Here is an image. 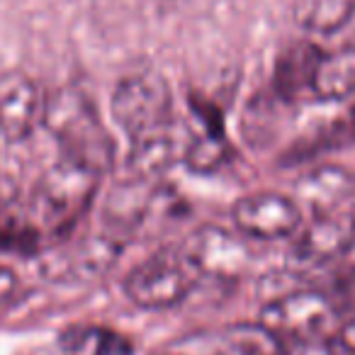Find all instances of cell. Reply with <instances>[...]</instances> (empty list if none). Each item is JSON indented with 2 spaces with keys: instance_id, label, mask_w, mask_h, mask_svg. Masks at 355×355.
Returning <instances> with one entry per match:
<instances>
[{
  "instance_id": "1",
  "label": "cell",
  "mask_w": 355,
  "mask_h": 355,
  "mask_svg": "<svg viewBox=\"0 0 355 355\" xmlns=\"http://www.w3.org/2000/svg\"><path fill=\"white\" fill-rule=\"evenodd\" d=\"M42 124L59 141L61 156L85 163L100 173L112 166L114 144L83 90L69 85L46 95Z\"/></svg>"
},
{
  "instance_id": "2",
  "label": "cell",
  "mask_w": 355,
  "mask_h": 355,
  "mask_svg": "<svg viewBox=\"0 0 355 355\" xmlns=\"http://www.w3.org/2000/svg\"><path fill=\"white\" fill-rule=\"evenodd\" d=\"M100 175L103 173L95 168L61 156L54 166L46 168L37 183L35 207L42 222L49 224L54 232H69L93 205Z\"/></svg>"
},
{
  "instance_id": "3",
  "label": "cell",
  "mask_w": 355,
  "mask_h": 355,
  "mask_svg": "<svg viewBox=\"0 0 355 355\" xmlns=\"http://www.w3.org/2000/svg\"><path fill=\"white\" fill-rule=\"evenodd\" d=\"M112 117L129 139L171 129L173 95L171 85L151 69L124 76L112 93Z\"/></svg>"
},
{
  "instance_id": "4",
  "label": "cell",
  "mask_w": 355,
  "mask_h": 355,
  "mask_svg": "<svg viewBox=\"0 0 355 355\" xmlns=\"http://www.w3.org/2000/svg\"><path fill=\"white\" fill-rule=\"evenodd\" d=\"M198 272L183 251H161L137 266L124 280V295L141 309H168L193 292Z\"/></svg>"
},
{
  "instance_id": "5",
  "label": "cell",
  "mask_w": 355,
  "mask_h": 355,
  "mask_svg": "<svg viewBox=\"0 0 355 355\" xmlns=\"http://www.w3.org/2000/svg\"><path fill=\"white\" fill-rule=\"evenodd\" d=\"M334 300L319 290H297L270 300L261 309V324L275 336L280 343L287 340H306L331 336L336 324Z\"/></svg>"
},
{
  "instance_id": "6",
  "label": "cell",
  "mask_w": 355,
  "mask_h": 355,
  "mask_svg": "<svg viewBox=\"0 0 355 355\" xmlns=\"http://www.w3.org/2000/svg\"><path fill=\"white\" fill-rule=\"evenodd\" d=\"M251 239L222 227H202L193 232L180 246L183 256L198 272V277L234 282L251 268Z\"/></svg>"
},
{
  "instance_id": "7",
  "label": "cell",
  "mask_w": 355,
  "mask_h": 355,
  "mask_svg": "<svg viewBox=\"0 0 355 355\" xmlns=\"http://www.w3.org/2000/svg\"><path fill=\"white\" fill-rule=\"evenodd\" d=\"M232 219L236 232L251 241H277L300 232L302 209L287 195L253 193L234 205Z\"/></svg>"
},
{
  "instance_id": "8",
  "label": "cell",
  "mask_w": 355,
  "mask_h": 355,
  "mask_svg": "<svg viewBox=\"0 0 355 355\" xmlns=\"http://www.w3.org/2000/svg\"><path fill=\"white\" fill-rule=\"evenodd\" d=\"M355 246L353 209L311 214V222L300 229L295 258L304 266H329L345 258Z\"/></svg>"
},
{
  "instance_id": "9",
  "label": "cell",
  "mask_w": 355,
  "mask_h": 355,
  "mask_svg": "<svg viewBox=\"0 0 355 355\" xmlns=\"http://www.w3.org/2000/svg\"><path fill=\"white\" fill-rule=\"evenodd\" d=\"M46 93L22 71L0 76V137L6 141L27 139L44 119Z\"/></svg>"
},
{
  "instance_id": "10",
  "label": "cell",
  "mask_w": 355,
  "mask_h": 355,
  "mask_svg": "<svg viewBox=\"0 0 355 355\" xmlns=\"http://www.w3.org/2000/svg\"><path fill=\"white\" fill-rule=\"evenodd\" d=\"M122 253V239L114 234H95L66 253H56L44 263V270L56 280L71 282H93L110 272Z\"/></svg>"
},
{
  "instance_id": "11",
  "label": "cell",
  "mask_w": 355,
  "mask_h": 355,
  "mask_svg": "<svg viewBox=\"0 0 355 355\" xmlns=\"http://www.w3.org/2000/svg\"><path fill=\"white\" fill-rule=\"evenodd\" d=\"M292 198L311 214H326L345 209L355 198V173L343 166H316L295 180Z\"/></svg>"
},
{
  "instance_id": "12",
  "label": "cell",
  "mask_w": 355,
  "mask_h": 355,
  "mask_svg": "<svg viewBox=\"0 0 355 355\" xmlns=\"http://www.w3.org/2000/svg\"><path fill=\"white\" fill-rule=\"evenodd\" d=\"M355 93V44L321 51L311 78V95L324 103L345 100Z\"/></svg>"
},
{
  "instance_id": "13",
  "label": "cell",
  "mask_w": 355,
  "mask_h": 355,
  "mask_svg": "<svg viewBox=\"0 0 355 355\" xmlns=\"http://www.w3.org/2000/svg\"><path fill=\"white\" fill-rule=\"evenodd\" d=\"M175 158H178V144L173 139L171 129H163V132L144 134V137L132 139L127 166L134 180L158 183V178L166 175L173 168Z\"/></svg>"
},
{
  "instance_id": "14",
  "label": "cell",
  "mask_w": 355,
  "mask_h": 355,
  "mask_svg": "<svg viewBox=\"0 0 355 355\" xmlns=\"http://www.w3.org/2000/svg\"><path fill=\"white\" fill-rule=\"evenodd\" d=\"M321 51L314 44H295L282 54L275 69V90L282 100L292 103L302 93L311 95V78H314V66L319 61Z\"/></svg>"
},
{
  "instance_id": "15",
  "label": "cell",
  "mask_w": 355,
  "mask_h": 355,
  "mask_svg": "<svg viewBox=\"0 0 355 355\" xmlns=\"http://www.w3.org/2000/svg\"><path fill=\"white\" fill-rule=\"evenodd\" d=\"M355 15V0H295V22L309 35H334Z\"/></svg>"
},
{
  "instance_id": "16",
  "label": "cell",
  "mask_w": 355,
  "mask_h": 355,
  "mask_svg": "<svg viewBox=\"0 0 355 355\" xmlns=\"http://www.w3.org/2000/svg\"><path fill=\"white\" fill-rule=\"evenodd\" d=\"M280 340L258 321V324L234 326L222 338V348L212 355H277Z\"/></svg>"
},
{
  "instance_id": "17",
  "label": "cell",
  "mask_w": 355,
  "mask_h": 355,
  "mask_svg": "<svg viewBox=\"0 0 355 355\" xmlns=\"http://www.w3.org/2000/svg\"><path fill=\"white\" fill-rule=\"evenodd\" d=\"M232 156L227 139L219 127H207L185 151V163L195 173H214Z\"/></svg>"
},
{
  "instance_id": "18",
  "label": "cell",
  "mask_w": 355,
  "mask_h": 355,
  "mask_svg": "<svg viewBox=\"0 0 355 355\" xmlns=\"http://www.w3.org/2000/svg\"><path fill=\"white\" fill-rule=\"evenodd\" d=\"M277 355H348L338 345L336 336H324V338H306V340H287L280 345Z\"/></svg>"
},
{
  "instance_id": "19",
  "label": "cell",
  "mask_w": 355,
  "mask_h": 355,
  "mask_svg": "<svg viewBox=\"0 0 355 355\" xmlns=\"http://www.w3.org/2000/svg\"><path fill=\"white\" fill-rule=\"evenodd\" d=\"M93 343H95L93 355H132L134 353L132 340H129L127 336L117 334V331H110V329L95 331Z\"/></svg>"
},
{
  "instance_id": "20",
  "label": "cell",
  "mask_w": 355,
  "mask_h": 355,
  "mask_svg": "<svg viewBox=\"0 0 355 355\" xmlns=\"http://www.w3.org/2000/svg\"><path fill=\"white\" fill-rule=\"evenodd\" d=\"M331 300H334L336 309L343 306V309H353L355 311V268L340 272L334 282V292H331Z\"/></svg>"
},
{
  "instance_id": "21",
  "label": "cell",
  "mask_w": 355,
  "mask_h": 355,
  "mask_svg": "<svg viewBox=\"0 0 355 355\" xmlns=\"http://www.w3.org/2000/svg\"><path fill=\"white\" fill-rule=\"evenodd\" d=\"M17 195H20V188H17V180L10 175V173L0 171V217H8L10 209L15 207Z\"/></svg>"
},
{
  "instance_id": "22",
  "label": "cell",
  "mask_w": 355,
  "mask_h": 355,
  "mask_svg": "<svg viewBox=\"0 0 355 355\" xmlns=\"http://www.w3.org/2000/svg\"><path fill=\"white\" fill-rule=\"evenodd\" d=\"M17 290H20V277H17V272L0 263V306L6 304V302H10L12 297L17 295Z\"/></svg>"
},
{
  "instance_id": "23",
  "label": "cell",
  "mask_w": 355,
  "mask_h": 355,
  "mask_svg": "<svg viewBox=\"0 0 355 355\" xmlns=\"http://www.w3.org/2000/svg\"><path fill=\"white\" fill-rule=\"evenodd\" d=\"M336 340H338V345L345 350V353L355 355V311L340 324L338 334H336Z\"/></svg>"
},
{
  "instance_id": "24",
  "label": "cell",
  "mask_w": 355,
  "mask_h": 355,
  "mask_svg": "<svg viewBox=\"0 0 355 355\" xmlns=\"http://www.w3.org/2000/svg\"><path fill=\"white\" fill-rule=\"evenodd\" d=\"M353 219H355V209H353Z\"/></svg>"
}]
</instances>
